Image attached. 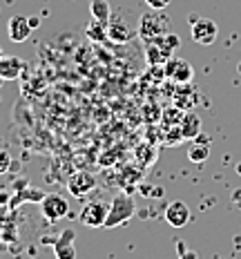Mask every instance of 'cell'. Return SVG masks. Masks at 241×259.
<instances>
[{
    "instance_id": "603a6c76",
    "label": "cell",
    "mask_w": 241,
    "mask_h": 259,
    "mask_svg": "<svg viewBox=\"0 0 241 259\" xmlns=\"http://www.w3.org/2000/svg\"><path fill=\"white\" fill-rule=\"evenodd\" d=\"M3 83H5V80H3V78H0V85H3Z\"/></svg>"
},
{
    "instance_id": "ac0fdd59",
    "label": "cell",
    "mask_w": 241,
    "mask_h": 259,
    "mask_svg": "<svg viewBox=\"0 0 241 259\" xmlns=\"http://www.w3.org/2000/svg\"><path fill=\"white\" fill-rule=\"evenodd\" d=\"M9 168H12V156H9L7 150L0 148V175L9 172Z\"/></svg>"
},
{
    "instance_id": "5b68a950",
    "label": "cell",
    "mask_w": 241,
    "mask_h": 259,
    "mask_svg": "<svg viewBox=\"0 0 241 259\" xmlns=\"http://www.w3.org/2000/svg\"><path fill=\"white\" fill-rule=\"evenodd\" d=\"M38 206H40L42 217H45L47 221H61L63 217H67L69 214V201L58 192L45 194V197L40 199Z\"/></svg>"
},
{
    "instance_id": "7c38bea8",
    "label": "cell",
    "mask_w": 241,
    "mask_h": 259,
    "mask_svg": "<svg viewBox=\"0 0 241 259\" xmlns=\"http://www.w3.org/2000/svg\"><path fill=\"white\" fill-rule=\"evenodd\" d=\"M25 61L18 56H3L0 58V78L3 80H16L23 74Z\"/></svg>"
},
{
    "instance_id": "8992f818",
    "label": "cell",
    "mask_w": 241,
    "mask_h": 259,
    "mask_svg": "<svg viewBox=\"0 0 241 259\" xmlns=\"http://www.w3.org/2000/svg\"><path fill=\"white\" fill-rule=\"evenodd\" d=\"M190 31H192V40L199 42V45H203V47L212 45L219 36V27L210 18H192V29Z\"/></svg>"
},
{
    "instance_id": "ba28073f",
    "label": "cell",
    "mask_w": 241,
    "mask_h": 259,
    "mask_svg": "<svg viewBox=\"0 0 241 259\" xmlns=\"http://www.w3.org/2000/svg\"><path fill=\"white\" fill-rule=\"evenodd\" d=\"M96 188V179H94V175H89V172H76V175H72L69 177V181H67V190L72 197H76V199H83L85 194H89Z\"/></svg>"
},
{
    "instance_id": "8fae6325",
    "label": "cell",
    "mask_w": 241,
    "mask_h": 259,
    "mask_svg": "<svg viewBox=\"0 0 241 259\" xmlns=\"http://www.w3.org/2000/svg\"><path fill=\"white\" fill-rule=\"evenodd\" d=\"M165 221H168L172 228H183L190 221V208L183 201H172L165 208Z\"/></svg>"
},
{
    "instance_id": "4fadbf2b",
    "label": "cell",
    "mask_w": 241,
    "mask_h": 259,
    "mask_svg": "<svg viewBox=\"0 0 241 259\" xmlns=\"http://www.w3.org/2000/svg\"><path fill=\"white\" fill-rule=\"evenodd\" d=\"M181 134H183V139H197L201 134V118L197 114H183V118H181Z\"/></svg>"
},
{
    "instance_id": "7a4b0ae2",
    "label": "cell",
    "mask_w": 241,
    "mask_h": 259,
    "mask_svg": "<svg viewBox=\"0 0 241 259\" xmlns=\"http://www.w3.org/2000/svg\"><path fill=\"white\" fill-rule=\"evenodd\" d=\"M136 36H138V25L130 18V14L125 9H121L119 14L112 12V18L107 20V38L112 42L125 45V42L136 38Z\"/></svg>"
},
{
    "instance_id": "e0dca14e",
    "label": "cell",
    "mask_w": 241,
    "mask_h": 259,
    "mask_svg": "<svg viewBox=\"0 0 241 259\" xmlns=\"http://www.w3.org/2000/svg\"><path fill=\"white\" fill-rule=\"evenodd\" d=\"M9 224H12V208L0 206V230H5Z\"/></svg>"
},
{
    "instance_id": "3957f363",
    "label": "cell",
    "mask_w": 241,
    "mask_h": 259,
    "mask_svg": "<svg viewBox=\"0 0 241 259\" xmlns=\"http://www.w3.org/2000/svg\"><path fill=\"white\" fill-rule=\"evenodd\" d=\"M134 212H136V206L127 194H116L114 201L110 203V212H107V221H105V228H116V226L127 224Z\"/></svg>"
},
{
    "instance_id": "7402d4cb",
    "label": "cell",
    "mask_w": 241,
    "mask_h": 259,
    "mask_svg": "<svg viewBox=\"0 0 241 259\" xmlns=\"http://www.w3.org/2000/svg\"><path fill=\"white\" fill-rule=\"evenodd\" d=\"M5 56V54H3V47H0V58H3Z\"/></svg>"
},
{
    "instance_id": "30bf717a",
    "label": "cell",
    "mask_w": 241,
    "mask_h": 259,
    "mask_svg": "<svg viewBox=\"0 0 241 259\" xmlns=\"http://www.w3.org/2000/svg\"><path fill=\"white\" fill-rule=\"evenodd\" d=\"M31 29H34V27H31L29 18L23 16V14L12 16L9 23H7V34H9V38H12L14 42H25L27 38H29Z\"/></svg>"
},
{
    "instance_id": "2e32d148",
    "label": "cell",
    "mask_w": 241,
    "mask_h": 259,
    "mask_svg": "<svg viewBox=\"0 0 241 259\" xmlns=\"http://www.w3.org/2000/svg\"><path fill=\"white\" fill-rule=\"evenodd\" d=\"M85 36L94 42H101V40H110L107 38V23H101V20H92L89 27L85 29Z\"/></svg>"
},
{
    "instance_id": "9a60e30c",
    "label": "cell",
    "mask_w": 241,
    "mask_h": 259,
    "mask_svg": "<svg viewBox=\"0 0 241 259\" xmlns=\"http://www.w3.org/2000/svg\"><path fill=\"white\" fill-rule=\"evenodd\" d=\"M208 156H210V143L201 141V139L195 145H190V150H187V159L195 161V163H203V161H208Z\"/></svg>"
},
{
    "instance_id": "d6986e66",
    "label": "cell",
    "mask_w": 241,
    "mask_h": 259,
    "mask_svg": "<svg viewBox=\"0 0 241 259\" xmlns=\"http://www.w3.org/2000/svg\"><path fill=\"white\" fill-rule=\"evenodd\" d=\"M146 3H148L150 9H161V12H163V9L170 5V0H146Z\"/></svg>"
},
{
    "instance_id": "52a82bcc",
    "label": "cell",
    "mask_w": 241,
    "mask_h": 259,
    "mask_svg": "<svg viewBox=\"0 0 241 259\" xmlns=\"http://www.w3.org/2000/svg\"><path fill=\"white\" fill-rule=\"evenodd\" d=\"M163 74L170 80H174V83H190V80L195 78V69H192V65L187 63L185 58H179V56H172L168 63L163 65Z\"/></svg>"
},
{
    "instance_id": "cb8c5ba5",
    "label": "cell",
    "mask_w": 241,
    "mask_h": 259,
    "mask_svg": "<svg viewBox=\"0 0 241 259\" xmlns=\"http://www.w3.org/2000/svg\"><path fill=\"white\" fill-rule=\"evenodd\" d=\"M239 172H241V165H239Z\"/></svg>"
},
{
    "instance_id": "277c9868",
    "label": "cell",
    "mask_w": 241,
    "mask_h": 259,
    "mask_svg": "<svg viewBox=\"0 0 241 259\" xmlns=\"http://www.w3.org/2000/svg\"><path fill=\"white\" fill-rule=\"evenodd\" d=\"M107 212H110V203H105L103 199H94V201H87L80 208L78 219L87 228H105Z\"/></svg>"
},
{
    "instance_id": "9c48e42d",
    "label": "cell",
    "mask_w": 241,
    "mask_h": 259,
    "mask_svg": "<svg viewBox=\"0 0 241 259\" xmlns=\"http://www.w3.org/2000/svg\"><path fill=\"white\" fill-rule=\"evenodd\" d=\"M74 239H76V233L74 228H65L61 235L54 239V255L56 259H76V248H74Z\"/></svg>"
},
{
    "instance_id": "44dd1931",
    "label": "cell",
    "mask_w": 241,
    "mask_h": 259,
    "mask_svg": "<svg viewBox=\"0 0 241 259\" xmlns=\"http://www.w3.org/2000/svg\"><path fill=\"white\" fill-rule=\"evenodd\" d=\"M181 259H197V252L187 250V252H183V257H181Z\"/></svg>"
},
{
    "instance_id": "6da1fadb",
    "label": "cell",
    "mask_w": 241,
    "mask_h": 259,
    "mask_svg": "<svg viewBox=\"0 0 241 259\" xmlns=\"http://www.w3.org/2000/svg\"><path fill=\"white\" fill-rule=\"evenodd\" d=\"M170 34V18L165 14V9H150L138 18V38L143 42H150L159 36Z\"/></svg>"
},
{
    "instance_id": "5bb4252c",
    "label": "cell",
    "mask_w": 241,
    "mask_h": 259,
    "mask_svg": "<svg viewBox=\"0 0 241 259\" xmlns=\"http://www.w3.org/2000/svg\"><path fill=\"white\" fill-rule=\"evenodd\" d=\"M89 12H92V18L101 23H107L112 18V7L107 0H89Z\"/></svg>"
},
{
    "instance_id": "ffe728a7",
    "label": "cell",
    "mask_w": 241,
    "mask_h": 259,
    "mask_svg": "<svg viewBox=\"0 0 241 259\" xmlns=\"http://www.w3.org/2000/svg\"><path fill=\"white\" fill-rule=\"evenodd\" d=\"M9 201H12V194L0 188V206H9Z\"/></svg>"
}]
</instances>
